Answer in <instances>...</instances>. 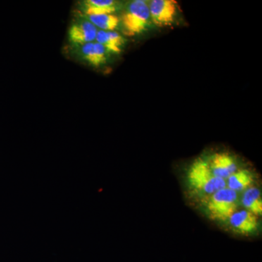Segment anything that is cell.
Returning <instances> with one entry per match:
<instances>
[{
  "instance_id": "1",
  "label": "cell",
  "mask_w": 262,
  "mask_h": 262,
  "mask_svg": "<svg viewBox=\"0 0 262 262\" xmlns=\"http://www.w3.org/2000/svg\"><path fill=\"white\" fill-rule=\"evenodd\" d=\"M150 21L149 3L144 0L130 2L122 15L124 33L130 37L146 31Z\"/></svg>"
},
{
  "instance_id": "3",
  "label": "cell",
  "mask_w": 262,
  "mask_h": 262,
  "mask_svg": "<svg viewBox=\"0 0 262 262\" xmlns=\"http://www.w3.org/2000/svg\"><path fill=\"white\" fill-rule=\"evenodd\" d=\"M237 201V192L228 187L223 188L212 194L208 211L215 218L226 220L235 212Z\"/></svg>"
},
{
  "instance_id": "2",
  "label": "cell",
  "mask_w": 262,
  "mask_h": 262,
  "mask_svg": "<svg viewBox=\"0 0 262 262\" xmlns=\"http://www.w3.org/2000/svg\"><path fill=\"white\" fill-rule=\"evenodd\" d=\"M189 182L198 190L213 194V193L227 187V182L224 179L215 178L208 166V162L196 160L189 172Z\"/></svg>"
},
{
  "instance_id": "9",
  "label": "cell",
  "mask_w": 262,
  "mask_h": 262,
  "mask_svg": "<svg viewBox=\"0 0 262 262\" xmlns=\"http://www.w3.org/2000/svg\"><path fill=\"white\" fill-rule=\"evenodd\" d=\"M95 42L101 44L108 52L120 53L122 51L125 40L119 33L115 31L106 32V31L98 30Z\"/></svg>"
},
{
  "instance_id": "10",
  "label": "cell",
  "mask_w": 262,
  "mask_h": 262,
  "mask_svg": "<svg viewBox=\"0 0 262 262\" xmlns=\"http://www.w3.org/2000/svg\"><path fill=\"white\" fill-rule=\"evenodd\" d=\"M86 15L113 14L117 10L116 2L113 0H87L84 2Z\"/></svg>"
},
{
  "instance_id": "6",
  "label": "cell",
  "mask_w": 262,
  "mask_h": 262,
  "mask_svg": "<svg viewBox=\"0 0 262 262\" xmlns=\"http://www.w3.org/2000/svg\"><path fill=\"white\" fill-rule=\"evenodd\" d=\"M208 166L215 178L225 180L237 171V165L232 157L226 154H216L208 162Z\"/></svg>"
},
{
  "instance_id": "12",
  "label": "cell",
  "mask_w": 262,
  "mask_h": 262,
  "mask_svg": "<svg viewBox=\"0 0 262 262\" xmlns=\"http://www.w3.org/2000/svg\"><path fill=\"white\" fill-rule=\"evenodd\" d=\"M89 20L94 24L98 30L112 32L118 27L120 19L115 14L91 15Z\"/></svg>"
},
{
  "instance_id": "7",
  "label": "cell",
  "mask_w": 262,
  "mask_h": 262,
  "mask_svg": "<svg viewBox=\"0 0 262 262\" xmlns=\"http://www.w3.org/2000/svg\"><path fill=\"white\" fill-rule=\"evenodd\" d=\"M108 53L103 46L96 42L81 46V53L84 59L94 67H99L106 63Z\"/></svg>"
},
{
  "instance_id": "13",
  "label": "cell",
  "mask_w": 262,
  "mask_h": 262,
  "mask_svg": "<svg viewBox=\"0 0 262 262\" xmlns=\"http://www.w3.org/2000/svg\"><path fill=\"white\" fill-rule=\"evenodd\" d=\"M227 180L228 188L237 192L245 190L251 185L252 177L247 170H241L231 175Z\"/></svg>"
},
{
  "instance_id": "11",
  "label": "cell",
  "mask_w": 262,
  "mask_h": 262,
  "mask_svg": "<svg viewBox=\"0 0 262 262\" xmlns=\"http://www.w3.org/2000/svg\"><path fill=\"white\" fill-rule=\"evenodd\" d=\"M243 204L253 214L259 215L262 213L261 192L256 187L248 189L243 196Z\"/></svg>"
},
{
  "instance_id": "4",
  "label": "cell",
  "mask_w": 262,
  "mask_h": 262,
  "mask_svg": "<svg viewBox=\"0 0 262 262\" xmlns=\"http://www.w3.org/2000/svg\"><path fill=\"white\" fill-rule=\"evenodd\" d=\"M150 18L158 27L171 25L177 14V2L173 0H152L149 3Z\"/></svg>"
},
{
  "instance_id": "5",
  "label": "cell",
  "mask_w": 262,
  "mask_h": 262,
  "mask_svg": "<svg viewBox=\"0 0 262 262\" xmlns=\"http://www.w3.org/2000/svg\"><path fill=\"white\" fill-rule=\"evenodd\" d=\"M98 29L89 20H80L71 26L68 37L73 44L83 46L95 42Z\"/></svg>"
},
{
  "instance_id": "8",
  "label": "cell",
  "mask_w": 262,
  "mask_h": 262,
  "mask_svg": "<svg viewBox=\"0 0 262 262\" xmlns=\"http://www.w3.org/2000/svg\"><path fill=\"white\" fill-rule=\"evenodd\" d=\"M229 222L234 229L243 232H252L257 227L256 215L246 210L234 212L229 217Z\"/></svg>"
}]
</instances>
